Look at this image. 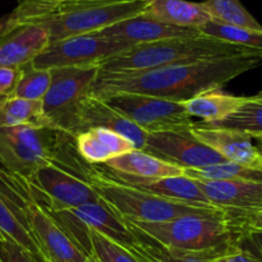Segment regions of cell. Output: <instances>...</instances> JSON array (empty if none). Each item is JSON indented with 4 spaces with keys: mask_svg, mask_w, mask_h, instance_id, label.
I'll return each instance as SVG.
<instances>
[{
    "mask_svg": "<svg viewBox=\"0 0 262 262\" xmlns=\"http://www.w3.org/2000/svg\"><path fill=\"white\" fill-rule=\"evenodd\" d=\"M262 64V51L210 60L171 64L130 73H99L90 94H140L183 102L211 89H222L235 77Z\"/></svg>",
    "mask_w": 262,
    "mask_h": 262,
    "instance_id": "cell-1",
    "label": "cell"
},
{
    "mask_svg": "<svg viewBox=\"0 0 262 262\" xmlns=\"http://www.w3.org/2000/svg\"><path fill=\"white\" fill-rule=\"evenodd\" d=\"M151 0H20L5 17V32L40 26L50 42L101 31L143 14ZM3 33V35H4Z\"/></svg>",
    "mask_w": 262,
    "mask_h": 262,
    "instance_id": "cell-2",
    "label": "cell"
},
{
    "mask_svg": "<svg viewBox=\"0 0 262 262\" xmlns=\"http://www.w3.org/2000/svg\"><path fill=\"white\" fill-rule=\"evenodd\" d=\"M123 220L133 232L145 235L163 247L206 256L209 260L227 252L239 243L242 237L219 210L187 215L165 223Z\"/></svg>",
    "mask_w": 262,
    "mask_h": 262,
    "instance_id": "cell-3",
    "label": "cell"
},
{
    "mask_svg": "<svg viewBox=\"0 0 262 262\" xmlns=\"http://www.w3.org/2000/svg\"><path fill=\"white\" fill-rule=\"evenodd\" d=\"M252 49L205 35L137 43L100 64V73H130L171 64L210 60L251 53Z\"/></svg>",
    "mask_w": 262,
    "mask_h": 262,
    "instance_id": "cell-4",
    "label": "cell"
},
{
    "mask_svg": "<svg viewBox=\"0 0 262 262\" xmlns=\"http://www.w3.org/2000/svg\"><path fill=\"white\" fill-rule=\"evenodd\" d=\"M87 179L100 199L123 219L143 223H165L187 215L216 210L201 204L176 201L145 192L118 181L109 171L90 166Z\"/></svg>",
    "mask_w": 262,
    "mask_h": 262,
    "instance_id": "cell-5",
    "label": "cell"
},
{
    "mask_svg": "<svg viewBox=\"0 0 262 262\" xmlns=\"http://www.w3.org/2000/svg\"><path fill=\"white\" fill-rule=\"evenodd\" d=\"M74 151V137L61 130L0 125V164L3 169L23 179Z\"/></svg>",
    "mask_w": 262,
    "mask_h": 262,
    "instance_id": "cell-6",
    "label": "cell"
},
{
    "mask_svg": "<svg viewBox=\"0 0 262 262\" xmlns=\"http://www.w3.org/2000/svg\"><path fill=\"white\" fill-rule=\"evenodd\" d=\"M89 169V164L74 151L42 166L26 181L36 201L45 209H76L101 200L87 179Z\"/></svg>",
    "mask_w": 262,
    "mask_h": 262,
    "instance_id": "cell-7",
    "label": "cell"
},
{
    "mask_svg": "<svg viewBox=\"0 0 262 262\" xmlns=\"http://www.w3.org/2000/svg\"><path fill=\"white\" fill-rule=\"evenodd\" d=\"M51 83L42 106L54 129L72 136L78 105L92 89L100 73V64L50 69ZM73 137V136H72Z\"/></svg>",
    "mask_w": 262,
    "mask_h": 262,
    "instance_id": "cell-8",
    "label": "cell"
},
{
    "mask_svg": "<svg viewBox=\"0 0 262 262\" xmlns=\"http://www.w3.org/2000/svg\"><path fill=\"white\" fill-rule=\"evenodd\" d=\"M146 133L189 132L193 125L183 104L140 94H110L100 97Z\"/></svg>",
    "mask_w": 262,
    "mask_h": 262,
    "instance_id": "cell-9",
    "label": "cell"
},
{
    "mask_svg": "<svg viewBox=\"0 0 262 262\" xmlns=\"http://www.w3.org/2000/svg\"><path fill=\"white\" fill-rule=\"evenodd\" d=\"M132 46V43L106 37L99 32L84 33L50 42L31 64L41 69L101 64Z\"/></svg>",
    "mask_w": 262,
    "mask_h": 262,
    "instance_id": "cell-10",
    "label": "cell"
},
{
    "mask_svg": "<svg viewBox=\"0 0 262 262\" xmlns=\"http://www.w3.org/2000/svg\"><path fill=\"white\" fill-rule=\"evenodd\" d=\"M197 183L210 205L227 216L239 235L262 211V182L197 181Z\"/></svg>",
    "mask_w": 262,
    "mask_h": 262,
    "instance_id": "cell-11",
    "label": "cell"
},
{
    "mask_svg": "<svg viewBox=\"0 0 262 262\" xmlns=\"http://www.w3.org/2000/svg\"><path fill=\"white\" fill-rule=\"evenodd\" d=\"M23 209L28 229L40 250L43 261L86 262L89 256L59 227L45 207L36 201L30 184Z\"/></svg>",
    "mask_w": 262,
    "mask_h": 262,
    "instance_id": "cell-12",
    "label": "cell"
},
{
    "mask_svg": "<svg viewBox=\"0 0 262 262\" xmlns=\"http://www.w3.org/2000/svg\"><path fill=\"white\" fill-rule=\"evenodd\" d=\"M142 151L182 169L204 168L227 161L189 132L147 133Z\"/></svg>",
    "mask_w": 262,
    "mask_h": 262,
    "instance_id": "cell-13",
    "label": "cell"
},
{
    "mask_svg": "<svg viewBox=\"0 0 262 262\" xmlns=\"http://www.w3.org/2000/svg\"><path fill=\"white\" fill-rule=\"evenodd\" d=\"M189 133L197 141L216 151L227 161L262 170V154L253 146L252 137L248 133L196 123H193Z\"/></svg>",
    "mask_w": 262,
    "mask_h": 262,
    "instance_id": "cell-14",
    "label": "cell"
},
{
    "mask_svg": "<svg viewBox=\"0 0 262 262\" xmlns=\"http://www.w3.org/2000/svg\"><path fill=\"white\" fill-rule=\"evenodd\" d=\"M90 128H106L127 137L135 145L136 150H143L147 133L133 124L129 119L118 113L114 107L100 97L89 94L78 105L74 117L72 136L90 129Z\"/></svg>",
    "mask_w": 262,
    "mask_h": 262,
    "instance_id": "cell-15",
    "label": "cell"
},
{
    "mask_svg": "<svg viewBox=\"0 0 262 262\" xmlns=\"http://www.w3.org/2000/svg\"><path fill=\"white\" fill-rule=\"evenodd\" d=\"M97 32L106 37L132 43V45L201 35V32L194 28H183L166 25V23L159 22L145 14H140L137 17L118 22L110 27L97 31Z\"/></svg>",
    "mask_w": 262,
    "mask_h": 262,
    "instance_id": "cell-16",
    "label": "cell"
},
{
    "mask_svg": "<svg viewBox=\"0 0 262 262\" xmlns=\"http://www.w3.org/2000/svg\"><path fill=\"white\" fill-rule=\"evenodd\" d=\"M50 43L40 26H22L0 37V67L22 68L40 55Z\"/></svg>",
    "mask_w": 262,
    "mask_h": 262,
    "instance_id": "cell-17",
    "label": "cell"
},
{
    "mask_svg": "<svg viewBox=\"0 0 262 262\" xmlns=\"http://www.w3.org/2000/svg\"><path fill=\"white\" fill-rule=\"evenodd\" d=\"M68 210L87 229L100 233L127 250L132 248L137 243V235L130 230L124 220L117 212L113 211L102 200Z\"/></svg>",
    "mask_w": 262,
    "mask_h": 262,
    "instance_id": "cell-18",
    "label": "cell"
},
{
    "mask_svg": "<svg viewBox=\"0 0 262 262\" xmlns=\"http://www.w3.org/2000/svg\"><path fill=\"white\" fill-rule=\"evenodd\" d=\"M74 143L79 158L89 165L105 164L136 150L127 137L106 128H90L77 135Z\"/></svg>",
    "mask_w": 262,
    "mask_h": 262,
    "instance_id": "cell-19",
    "label": "cell"
},
{
    "mask_svg": "<svg viewBox=\"0 0 262 262\" xmlns=\"http://www.w3.org/2000/svg\"><path fill=\"white\" fill-rule=\"evenodd\" d=\"M110 174L123 183H127L145 192L158 194L160 197L188 202V204H201L211 206L204 192L200 188L197 181L186 176L165 177V178H137V177L124 176V174L113 173V171Z\"/></svg>",
    "mask_w": 262,
    "mask_h": 262,
    "instance_id": "cell-20",
    "label": "cell"
},
{
    "mask_svg": "<svg viewBox=\"0 0 262 262\" xmlns=\"http://www.w3.org/2000/svg\"><path fill=\"white\" fill-rule=\"evenodd\" d=\"M247 101L246 96L227 94L222 89L206 90L192 99L183 101L184 109L189 118H200L205 124H216L234 114Z\"/></svg>",
    "mask_w": 262,
    "mask_h": 262,
    "instance_id": "cell-21",
    "label": "cell"
},
{
    "mask_svg": "<svg viewBox=\"0 0 262 262\" xmlns=\"http://www.w3.org/2000/svg\"><path fill=\"white\" fill-rule=\"evenodd\" d=\"M143 14L166 25L194 30L211 20L201 3L188 0H151Z\"/></svg>",
    "mask_w": 262,
    "mask_h": 262,
    "instance_id": "cell-22",
    "label": "cell"
},
{
    "mask_svg": "<svg viewBox=\"0 0 262 262\" xmlns=\"http://www.w3.org/2000/svg\"><path fill=\"white\" fill-rule=\"evenodd\" d=\"M104 165L113 173L137 177V178H165V177L184 176V169L161 160L142 150H133L124 155L112 159Z\"/></svg>",
    "mask_w": 262,
    "mask_h": 262,
    "instance_id": "cell-23",
    "label": "cell"
},
{
    "mask_svg": "<svg viewBox=\"0 0 262 262\" xmlns=\"http://www.w3.org/2000/svg\"><path fill=\"white\" fill-rule=\"evenodd\" d=\"M0 125L53 128L43 112L42 101H33L14 96L0 101Z\"/></svg>",
    "mask_w": 262,
    "mask_h": 262,
    "instance_id": "cell-24",
    "label": "cell"
},
{
    "mask_svg": "<svg viewBox=\"0 0 262 262\" xmlns=\"http://www.w3.org/2000/svg\"><path fill=\"white\" fill-rule=\"evenodd\" d=\"M2 239H9L17 243L38 261L45 262L28 229L25 214L0 194V241Z\"/></svg>",
    "mask_w": 262,
    "mask_h": 262,
    "instance_id": "cell-25",
    "label": "cell"
},
{
    "mask_svg": "<svg viewBox=\"0 0 262 262\" xmlns=\"http://www.w3.org/2000/svg\"><path fill=\"white\" fill-rule=\"evenodd\" d=\"M201 4L212 20L235 27L262 31L258 20L243 7L239 0H205Z\"/></svg>",
    "mask_w": 262,
    "mask_h": 262,
    "instance_id": "cell-26",
    "label": "cell"
},
{
    "mask_svg": "<svg viewBox=\"0 0 262 262\" xmlns=\"http://www.w3.org/2000/svg\"><path fill=\"white\" fill-rule=\"evenodd\" d=\"M184 176L194 181H251L262 182V170L225 161L196 169H184Z\"/></svg>",
    "mask_w": 262,
    "mask_h": 262,
    "instance_id": "cell-27",
    "label": "cell"
},
{
    "mask_svg": "<svg viewBox=\"0 0 262 262\" xmlns=\"http://www.w3.org/2000/svg\"><path fill=\"white\" fill-rule=\"evenodd\" d=\"M133 233L137 235V243L129 251L140 262H210L206 256L169 250L140 233Z\"/></svg>",
    "mask_w": 262,
    "mask_h": 262,
    "instance_id": "cell-28",
    "label": "cell"
},
{
    "mask_svg": "<svg viewBox=\"0 0 262 262\" xmlns=\"http://www.w3.org/2000/svg\"><path fill=\"white\" fill-rule=\"evenodd\" d=\"M199 31L201 35L209 36V37L217 38V40L252 49V50L262 51V31L235 27V26L224 25V23L212 19L202 26Z\"/></svg>",
    "mask_w": 262,
    "mask_h": 262,
    "instance_id": "cell-29",
    "label": "cell"
},
{
    "mask_svg": "<svg viewBox=\"0 0 262 262\" xmlns=\"http://www.w3.org/2000/svg\"><path fill=\"white\" fill-rule=\"evenodd\" d=\"M212 125L242 130L248 133L251 137L257 133H262V91L255 96L247 97L246 104L239 107L234 114L229 115L223 122Z\"/></svg>",
    "mask_w": 262,
    "mask_h": 262,
    "instance_id": "cell-30",
    "label": "cell"
},
{
    "mask_svg": "<svg viewBox=\"0 0 262 262\" xmlns=\"http://www.w3.org/2000/svg\"><path fill=\"white\" fill-rule=\"evenodd\" d=\"M51 83L50 69L36 68L28 63L20 68V77L14 91V97L33 101H42Z\"/></svg>",
    "mask_w": 262,
    "mask_h": 262,
    "instance_id": "cell-31",
    "label": "cell"
},
{
    "mask_svg": "<svg viewBox=\"0 0 262 262\" xmlns=\"http://www.w3.org/2000/svg\"><path fill=\"white\" fill-rule=\"evenodd\" d=\"M91 255L99 262H140L135 255L114 241L90 229Z\"/></svg>",
    "mask_w": 262,
    "mask_h": 262,
    "instance_id": "cell-32",
    "label": "cell"
},
{
    "mask_svg": "<svg viewBox=\"0 0 262 262\" xmlns=\"http://www.w3.org/2000/svg\"><path fill=\"white\" fill-rule=\"evenodd\" d=\"M210 262H261V260L248 246L239 239V243L233 246L227 252L210 260Z\"/></svg>",
    "mask_w": 262,
    "mask_h": 262,
    "instance_id": "cell-33",
    "label": "cell"
},
{
    "mask_svg": "<svg viewBox=\"0 0 262 262\" xmlns=\"http://www.w3.org/2000/svg\"><path fill=\"white\" fill-rule=\"evenodd\" d=\"M0 252L3 262H41L30 252L9 239L0 241Z\"/></svg>",
    "mask_w": 262,
    "mask_h": 262,
    "instance_id": "cell-34",
    "label": "cell"
},
{
    "mask_svg": "<svg viewBox=\"0 0 262 262\" xmlns=\"http://www.w3.org/2000/svg\"><path fill=\"white\" fill-rule=\"evenodd\" d=\"M20 77V68L0 67V101L14 96L15 87Z\"/></svg>",
    "mask_w": 262,
    "mask_h": 262,
    "instance_id": "cell-35",
    "label": "cell"
},
{
    "mask_svg": "<svg viewBox=\"0 0 262 262\" xmlns=\"http://www.w3.org/2000/svg\"><path fill=\"white\" fill-rule=\"evenodd\" d=\"M241 241L248 246L262 262V229H247L241 237Z\"/></svg>",
    "mask_w": 262,
    "mask_h": 262,
    "instance_id": "cell-36",
    "label": "cell"
},
{
    "mask_svg": "<svg viewBox=\"0 0 262 262\" xmlns=\"http://www.w3.org/2000/svg\"><path fill=\"white\" fill-rule=\"evenodd\" d=\"M262 229V211L260 212V214L256 215L255 217H253L252 220L250 222V224L247 225V228H246V230L247 229ZM245 230V232H246ZM243 232V233H245Z\"/></svg>",
    "mask_w": 262,
    "mask_h": 262,
    "instance_id": "cell-37",
    "label": "cell"
},
{
    "mask_svg": "<svg viewBox=\"0 0 262 262\" xmlns=\"http://www.w3.org/2000/svg\"><path fill=\"white\" fill-rule=\"evenodd\" d=\"M252 140H257L258 141V145L260 147H257L260 150V152L262 154V133H257V135H253L252 136Z\"/></svg>",
    "mask_w": 262,
    "mask_h": 262,
    "instance_id": "cell-38",
    "label": "cell"
},
{
    "mask_svg": "<svg viewBox=\"0 0 262 262\" xmlns=\"http://www.w3.org/2000/svg\"><path fill=\"white\" fill-rule=\"evenodd\" d=\"M4 32H5V18H3V19H0V37H2Z\"/></svg>",
    "mask_w": 262,
    "mask_h": 262,
    "instance_id": "cell-39",
    "label": "cell"
},
{
    "mask_svg": "<svg viewBox=\"0 0 262 262\" xmlns=\"http://www.w3.org/2000/svg\"><path fill=\"white\" fill-rule=\"evenodd\" d=\"M86 262H99V261H97L96 260V258H95L94 257V256H89V257H87V260H86Z\"/></svg>",
    "mask_w": 262,
    "mask_h": 262,
    "instance_id": "cell-40",
    "label": "cell"
},
{
    "mask_svg": "<svg viewBox=\"0 0 262 262\" xmlns=\"http://www.w3.org/2000/svg\"><path fill=\"white\" fill-rule=\"evenodd\" d=\"M0 262H3V258H2V252H0Z\"/></svg>",
    "mask_w": 262,
    "mask_h": 262,
    "instance_id": "cell-41",
    "label": "cell"
}]
</instances>
